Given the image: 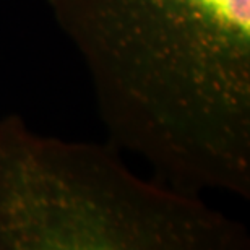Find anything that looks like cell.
I'll use <instances>...</instances> for the list:
<instances>
[{
	"mask_svg": "<svg viewBox=\"0 0 250 250\" xmlns=\"http://www.w3.org/2000/svg\"><path fill=\"white\" fill-rule=\"evenodd\" d=\"M116 148L179 192L250 198V0H47Z\"/></svg>",
	"mask_w": 250,
	"mask_h": 250,
	"instance_id": "6da1fadb",
	"label": "cell"
},
{
	"mask_svg": "<svg viewBox=\"0 0 250 250\" xmlns=\"http://www.w3.org/2000/svg\"><path fill=\"white\" fill-rule=\"evenodd\" d=\"M239 221L200 195L145 181L117 148L0 119V250H249Z\"/></svg>",
	"mask_w": 250,
	"mask_h": 250,
	"instance_id": "7a4b0ae2",
	"label": "cell"
}]
</instances>
